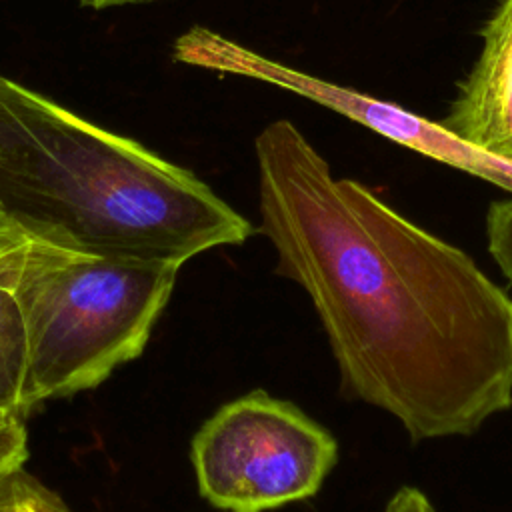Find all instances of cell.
<instances>
[{
  "mask_svg": "<svg viewBox=\"0 0 512 512\" xmlns=\"http://www.w3.org/2000/svg\"><path fill=\"white\" fill-rule=\"evenodd\" d=\"M338 440L290 400L250 390L194 434L200 496L222 512H268L314 498L338 464Z\"/></svg>",
  "mask_w": 512,
  "mask_h": 512,
  "instance_id": "cell-4",
  "label": "cell"
},
{
  "mask_svg": "<svg viewBox=\"0 0 512 512\" xmlns=\"http://www.w3.org/2000/svg\"><path fill=\"white\" fill-rule=\"evenodd\" d=\"M488 252L512 284V198L496 200L486 212Z\"/></svg>",
  "mask_w": 512,
  "mask_h": 512,
  "instance_id": "cell-9",
  "label": "cell"
},
{
  "mask_svg": "<svg viewBox=\"0 0 512 512\" xmlns=\"http://www.w3.org/2000/svg\"><path fill=\"white\" fill-rule=\"evenodd\" d=\"M24 326L10 290L0 288V412L24 420Z\"/></svg>",
  "mask_w": 512,
  "mask_h": 512,
  "instance_id": "cell-7",
  "label": "cell"
},
{
  "mask_svg": "<svg viewBox=\"0 0 512 512\" xmlns=\"http://www.w3.org/2000/svg\"><path fill=\"white\" fill-rule=\"evenodd\" d=\"M0 512H70V508L24 464H18L0 472Z\"/></svg>",
  "mask_w": 512,
  "mask_h": 512,
  "instance_id": "cell-8",
  "label": "cell"
},
{
  "mask_svg": "<svg viewBox=\"0 0 512 512\" xmlns=\"http://www.w3.org/2000/svg\"><path fill=\"white\" fill-rule=\"evenodd\" d=\"M178 266L84 256L32 242L10 288L24 326V404L90 390L142 354Z\"/></svg>",
  "mask_w": 512,
  "mask_h": 512,
  "instance_id": "cell-3",
  "label": "cell"
},
{
  "mask_svg": "<svg viewBox=\"0 0 512 512\" xmlns=\"http://www.w3.org/2000/svg\"><path fill=\"white\" fill-rule=\"evenodd\" d=\"M186 62L274 84L316 104H322L384 138L444 162L512 192V164L502 162L452 134L442 122H432L402 106L384 102L348 86H338L304 70L262 56L210 30L190 32L180 46Z\"/></svg>",
  "mask_w": 512,
  "mask_h": 512,
  "instance_id": "cell-5",
  "label": "cell"
},
{
  "mask_svg": "<svg viewBox=\"0 0 512 512\" xmlns=\"http://www.w3.org/2000/svg\"><path fill=\"white\" fill-rule=\"evenodd\" d=\"M8 418H14V416H6L4 412H0V424H2V422H6Z\"/></svg>",
  "mask_w": 512,
  "mask_h": 512,
  "instance_id": "cell-13",
  "label": "cell"
},
{
  "mask_svg": "<svg viewBox=\"0 0 512 512\" xmlns=\"http://www.w3.org/2000/svg\"><path fill=\"white\" fill-rule=\"evenodd\" d=\"M138 2H152V0H80V4L90 8H110V6H122V4H138Z\"/></svg>",
  "mask_w": 512,
  "mask_h": 512,
  "instance_id": "cell-12",
  "label": "cell"
},
{
  "mask_svg": "<svg viewBox=\"0 0 512 512\" xmlns=\"http://www.w3.org/2000/svg\"><path fill=\"white\" fill-rule=\"evenodd\" d=\"M442 124L474 148L512 164V0L482 30L480 56Z\"/></svg>",
  "mask_w": 512,
  "mask_h": 512,
  "instance_id": "cell-6",
  "label": "cell"
},
{
  "mask_svg": "<svg viewBox=\"0 0 512 512\" xmlns=\"http://www.w3.org/2000/svg\"><path fill=\"white\" fill-rule=\"evenodd\" d=\"M382 512H438V510L434 508L426 492H422L416 486H402L390 496Z\"/></svg>",
  "mask_w": 512,
  "mask_h": 512,
  "instance_id": "cell-11",
  "label": "cell"
},
{
  "mask_svg": "<svg viewBox=\"0 0 512 512\" xmlns=\"http://www.w3.org/2000/svg\"><path fill=\"white\" fill-rule=\"evenodd\" d=\"M32 242L0 204V288L10 290L14 286Z\"/></svg>",
  "mask_w": 512,
  "mask_h": 512,
  "instance_id": "cell-10",
  "label": "cell"
},
{
  "mask_svg": "<svg viewBox=\"0 0 512 512\" xmlns=\"http://www.w3.org/2000/svg\"><path fill=\"white\" fill-rule=\"evenodd\" d=\"M260 232L328 338L346 398L412 442L470 436L512 408V296L374 190L334 178L290 122L256 136Z\"/></svg>",
  "mask_w": 512,
  "mask_h": 512,
  "instance_id": "cell-1",
  "label": "cell"
},
{
  "mask_svg": "<svg viewBox=\"0 0 512 512\" xmlns=\"http://www.w3.org/2000/svg\"><path fill=\"white\" fill-rule=\"evenodd\" d=\"M0 204L36 242L182 266L254 224L190 170L0 76Z\"/></svg>",
  "mask_w": 512,
  "mask_h": 512,
  "instance_id": "cell-2",
  "label": "cell"
}]
</instances>
